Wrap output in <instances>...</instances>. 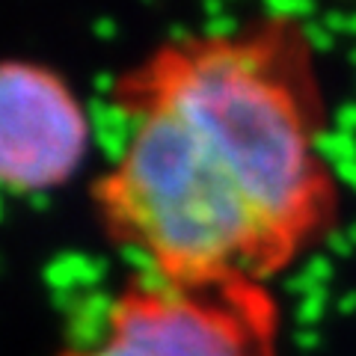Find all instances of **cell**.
<instances>
[{
  "mask_svg": "<svg viewBox=\"0 0 356 356\" xmlns=\"http://www.w3.org/2000/svg\"><path fill=\"white\" fill-rule=\"evenodd\" d=\"M128 140L98 184L107 232L175 282H270L336 229L327 98L288 13L161 44L116 86Z\"/></svg>",
  "mask_w": 356,
  "mask_h": 356,
  "instance_id": "6da1fadb",
  "label": "cell"
},
{
  "mask_svg": "<svg viewBox=\"0 0 356 356\" xmlns=\"http://www.w3.org/2000/svg\"><path fill=\"white\" fill-rule=\"evenodd\" d=\"M282 312L270 282L143 276L107 300L60 356H280Z\"/></svg>",
  "mask_w": 356,
  "mask_h": 356,
  "instance_id": "7a4b0ae2",
  "label": "cell"
},
{
  "mask_svg": "<svg viewBox=\"0 0 356 356\" xmlns=\"http://www.w3.org/2000/svg\"><path fill=\"white\" fill-rule=\"evenodd\" d=\"M86 152V116L54 72L0 65V184L44 191L74 172Z\"/></svg>",
  "mask_w": 356,
  "mask_h": 356,
  "instance_id": "3957f363",
  "label": "cell"
}]
</instances>
